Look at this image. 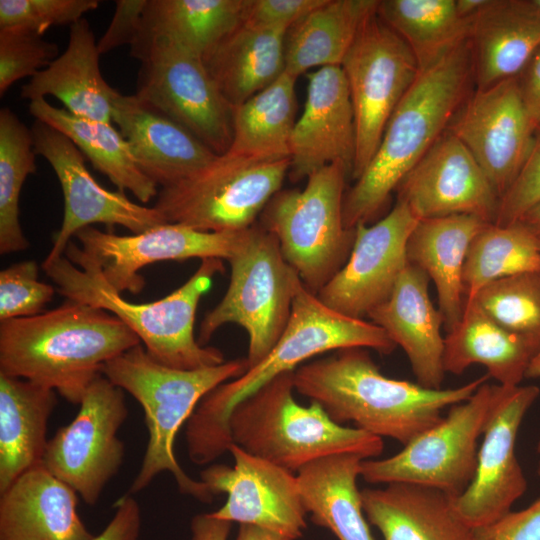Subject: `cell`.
<instances>
[{"mask_svg":"<svg viewBox=\"0 0 540 540\" xmlns=\"http://www.w3.org/2000/svg\"><path fill=\"white\" fill-rule=\"evenodd\" d=\"M490 377L430 389L382 374L368 349L351 347L307 362L293 372L295 391L317 403L336 423L351 422L403 446L436 424L442 411L469 399Z\"/></svg>","mask_w":540,"mask_h":540,"instance_id":"1","label":"cell"},{"mask_svg":"<svg viewBox=\"0 0 540 540\" xmlns=\"http://www.w3.org/2000/svg\"><path fill=\"white\" fill-rule=\"evenodd\" d=\"M351 347L390 354L396 345L378 325L334 311L301 282L287 326L269 354L240 377L209 392L186 422L190 460L205 465L228 452L233 444L228 429L230 413L260 387L315 356Z\"/></svg>","mask_w":540,"mask_h":540,"instance_id":"2","label":"cell"},{"mask_svg":"<svg viewBox=\"0 0 540 540\" xmlns=\"http://www.w3.org/2000/svg\"><path fill=\"white\" fill-rule=\"evenodd\" d=\"M141 343L113 314L67 300L40 314L0 322V373L80 404L104 365Z\"/></svg>","mask_w":540,"mask_h":540,"instance_id":"3","label":"cell"},{"mask_svg":"<svg viewBox=\"0 0 540 540\" xmlns=\"http://www.w3.org/2000/svg\"><path fill=\"white\" fill-rule=\"evenodd\" d=\"M472 86L470 41L420 71L391 115L369 164L345 192L346 228L368 224L384 210L392 192L448 129Z\"/></svg>","mask_w":540,"mask_h":540,"instance_id":"4","label":"cell"},{"mask_svg":"<svg viewBox=\"0 0 540 540\" xmlns=\"http://www.w3.org/2000/svg\"><path fill=\"white\" fill-rule=\"evenodd\" d=\"M42 268L67 300L103 309L128 326L157 362L172 368L193 370L217 366L226 360L221 350L202 346L194 335L198 304L211 287L213 277L224 273L222 259L201 260L195 273L166 297L133 303L122 297L105 279L99 262L69 242L65 256Z\"/></svg>","mask_w":540,"mask_h":540,"instance_id":"5","label":"cell"},{"mask_svg":"<svg viewBox=\"0 0 540 540\" xmlns=\"http://www.w3.org/2000/svg\"><path fill=\"white\" fill-rule=\"evenodd\" d=\"M247 369L246 357L200 369L172 368L154 360L141 343L104 365L102 374L132 395L145 414L148 443L128 493L144 490L160 473L169 472L181 493L203 503L212 502L214 495L208 487L188 476L179 465L175 438L209 392L240 377Z\"/></svg>","mask_w":540,"mask_h":540,"instance_id":"6","label":"cell"},{"mask_svg":"<svg viewBox=\"0 0 540 540\" xmlns=\"http://www.w3.org/2000/svg\"><path fill=\"white\" fill-rule=\"evenodd\" d=\"M293 372L278 375L234 407L228 419L234 444L294 474L333 454H382V438L334 422L317 403H297Z\"/></svg>","mask_w":540,"mask_h":540,"instance_id":"7","label":"cell"},{"mask_svg":"<svg viewBox=\"0 0 540 540\" xmlns=\"http://www.w3.org/2000/svg\"><path fill=\"white\" fill-rule=\"evenodd\" d=\"M350 172L341 163L327 165L308 178L303 189H281L268 202L258 223L279 242L283 257L303 285L317 294L344 266L355 240L346 228L343 200Z\"/></svg>","mask_w":540,"mask_h":540,"instance_id":"8","label":"cell"},{"mask_svg":"<svg viewBox=\"0 0 540 540\" xmlns=\"http://www.w3.org/2000/svg\"><path fill=\"white\" fill-rule=\"evenodd\" d=\"M228 262V288L201 321L197 340L205 346L220 327L239 325L248 334L250 368L269 354L285 330L301 280L283 257L275 236L258 223L247 229Z\"/></svg>","mask_w":540,"mask_h":540,"instance_id":"9","label":"cell"},{"mask_svg":"<svg viewBox=\"0 0 540 540\" xmlns=\"http://www.w3.org/2000/svg\"><path fill=\"white\" fill-rule=\"evenodd\" d=\"M290 158L258 159L225 153L158 192L154 207L166 222L203 232H237L256 224L282 189Z\"/></svg>","mask_w":540,"mask_h":540,"instance_id":"10","label":"cell"},{"mask_svg":"<svg viewBox=\"0 0 540 540\" xmlns=\"http://www.w3.org/2000/svg\"><path fill=\"white\" fill-rule=\"evenodd\" d=\"M495 385L484 382L447 416L404 445L398 453L361 462L360 477L370 484L404 483L459 496L471 483Z\"/></svg>","mask_w":540,"mask_h":540,"instance_id":"11","label":"cell"},{"mask_svg":"<svg viewBox=\"0 0 540 540\" xmlns=\"http://www.w3.org/2000/svg\"><path fill=\"white\" fill-rule=\"evenodd\" d=\"M141 62L135 95L173 119L215 154L232 142L233 107L202 58L165 39L130 49Z\"/></svg>","mask_w":540,"mask_h":540,"instance_id":"12","label":"cell"},{"mask_svg":"<svg viewBox=\"0 0 540 540\" xmlns=\"http://www.w3.org/2000/svg\"><path fill=\"white\" fill-rule=\"evenodd\" d=\"M355 116L356 154L351 179L376 152L396 107L420 73L404 40L374 13L342 61Z\"/></svg>","mask_w":540,"mask_h":540,"instance_id":"13","label":"cell"},{"mask_svg":"<svg viewBox=\"0 0 540 540\" xmlns=\"http://www.w3.org/2000/svg\"><path fill=\"white\" fill-rule=\"evenodd\" d=\"M79 405L76 417L48 440L42 464L92 506L123 463L125 445L118 431L128 408L124 391L103 374Z\"/></svg>","mask_w":540,"mask_h":540,"instance_id":"14","label":"cell"},{"mask_svg":"<svg viewBox=\"0 0 540 540\" xmlns=\"http://www.w3.org/2000/svg\"><path fill=\"white\" fill-rule=\"evenodd\" d=\"M539 395L540 388L536 385H495L474 477L456 497L458 512L473 528L511 511L527 490L515 444L522 421Z\"/></svg>","mask_w":540,"mask_h":540,"instance_id":"15","label":"cell"},{"mask_svg":"<svg viewBox=\"0 0 540 540\" xmlns=\"http://www.w3.org/2000/svg\"><path fill=\"white\" fill-rule=\"evenodd\" d=\"M36 155L53 168L64 196V217L43 263L60 258L71 237L91 224L123 226L139 234L167 223L153 206L131 201L124 191H109L90 174L81 151L63 133L36 120L31 128Z\"/></svg>","mask_w":540,"mask_h":540,"instance_id":"16","label":"cell"},{"mask_svg":"<svg viewBox=\"0 0 540 540\" xmlns=\"http://www.w3.org/2000/svg\"><path fill=\"white\" fill-rule=\"evenodd\" d=\"M447 130L470 151L499 198L519 174L536 134L517 77L474 89Z\"/></svg>","mask_w":540,"mask_h":540,"instance_id":"17","label":"cell"},{"mask_svg":"<svg viewBox=\"0 0 540 540\" xmlns=\"http://www.w3.org/2000/svg\"><path fill=\"white\" fill-rule=\"evenodd\" d=\"M419 220L397 201L391 211L371 226L359 224L344 266L316 294L329 308L364 319L385 302L406 266L408 238Z\"/></svg>","mask_w":540,"mask_h":540,"instance_id":"18","label":"cell"},{"mask_svg":"<svg viewBox=\"0 0 540 540\" xmlns=\"http://www.w3.org/2000/svg\"><path fill=\"white\" fill-rule=\"evenodd\" d=\"M234 466L213 464L200 480L215 496L225 493L222 507L210 514L231 523L258 526L296 540L306 528V510L296 474L253 456L236 444L228 450Z\"/></svg>","mask_w":540,"mask_h":540,"instance_id":"19","label":"cell"},{"mask_svg":"<svg viewBox=\"0 0 540 540\" xmlns=\"http://www.w3.org/2000/svg\"><path fill=\"white\" fill-rule=\"evenodd\" d=\"M246 231L203 232L167 222L139 234L116 235L90 226L75 236L81 248L99 262L105 279L115 290L138 294L145 286L139 274L145 266L190 258L228 261L240 247Z\"/></svg>","mask_w":540,"mask_h":540,"instance_id":"20","label":"cell"},{"mask_svg":"<svg viewBox=\"0 0 540 540\" xmlns=\"http://www.w3.org/2000/svg\"><path fill=\"white\" fill-rule=\"evenodd\" d=\"M397 201L418 219L457 214L494 224L500 198L464 144L446 130L404 177Z\"/></svg>","mask_w":540,"mask_h":540,"instance_id":"21","label":"cell"},{"mask_svg":"<svg viewBox=\"0 0 540 540\" xmlns=\"http://www.w3.org/2000/svg\"><path fill=\"white\" fill-rule=\"evenodd\" d=\"M356 154L355 116L341 66H325L308 75L307 96L290 144L289 178L297 182L341 163L350 172Z\"/></svg>","mask_w":540,"mask_h":540,"instance_id":"22","label":"cell"},{"mask_svg":"<svg viewBox=\"0 0 540 540\" xmlns=\"http://www.w3.org/2000/svg\"><path fill=\"white\" fill-rule=\"evenodd\" d=\"M112 120L140 169L162 188L189 177L219 156L185 127L135 94H118Z\"/></svg>","mask_w":540,"mask_h":540,"instance_id":"23","label":"cell"},{"mask_svg":"<svg viewBox=\"0 0 540 540\" xmlns=\"http://www.w3.org/2000/svg\"><path fill=\"white\" fill-rule=\"evenodd\" d=\"M428 275L408 264L399 276L389 298L375 307L368 317L400 346L411 364L417 383L440 389L443 366V317L428 294Z\"/></svg>","mask_w":540,"mask_h":540,"instance_id":"24","label":"cell"},{"mask_svg":"<svg viewBox=\"0 0 540 540\" xmlns=\"http://www.w3.org/2000/svg\"><path fill=\"white\" fill-rule=\"evenodd\" d=\"M77 505L78 494L39 464L0 493V540H92Z\"/></svg>","mask_w":540,"mask_h":540,"instance_id":"25","label":"cell"},{"mask_svg":"<svg viewBox=\"0 0 540 540\" xmlns=\"http://www.w3.org/2000/svg\"><path fill=\"white\" fill-rule=\"evenodd\" d=\"M456 497L404 483L361 490L366 519L384 540H475L474 528L457 510Z\"/></svg>","mask_w":540,"mask_h":540,"instance_id":"26","label":"cell"},{"mask_svg":"<svg viewBox=\"0 0 540 540\" xmlns=\"http://www.w3.org/2000/svg\"><path fill=\"white\" fill-rule=\"evenodd\" d=\"M100 52L87 19L70 26L65 51L21 88L30 102L53 96L69 113L113 123L114 100L120 92L112 88L100 70Z\"/></svg>","mask_w":540,"mask_h":540,"instance_id":"27","label":"cell"},{"mask_svg":"<svg viewBox=\"0 0 540 540\" xmlns=\"http://www.w3.org/2000/svg\"><path fill=\"white\" fill-rule=\"evenodd\" d=\"M475 89L517 77L540 49V17L522 0H488L470 35Z\"/></svg>","mask_w":540,"mask_h":540,"instance_id":"28","label":"cell"},{"mask_svg":"<svg viewBox=\"0 0 540 540\" xmlns=\"http://www.w3.org/2000/svg\"><path fill=\"white\" fill-rule=\"evenodd\" d=\"M487 224L466 214L421 219L408 238V263L419 267L433 281L447 332L463 315L462 275L469 245Z\"/></svg>","mask_w":540,"mask_h":540,"instance_id":"29","label":"cell"},{"mask_svg":"<svg viewBox=\"0 0 540 540\" xmlns=\"http://www.w3.org/2000/svg\"><path fill=\"white\" fill-rule=\"evenodd\" d=\"M444 338L445 372L460 375L473 364L499 385L517 386L540 349L492 320L475 301L465 302L459 323Z\"/></svg>","mask_w":540,"mask_h":540,"instance_id":"30","label":"cell"},{"mask_svg":"<svg viewBox=\"0 0 540 540\" xmlns=\"http://www.w3.org/2000/svg\"><path fill=\"white\" fill-rule=\"evenodd\" d=\"M56 391L0 373V493L42 464Z\"/></svg>","mask_w":540,"mask_h":540,"instance_id":"31","label":"cell"},{"mask_svg":"<svg viewBox=\"0 0 540 540\" xmlns=\"http://www.w3.org/2000/svg\"><path fill=\"white\" fill-rule=\"evenodd\" d=\"M287 31L241 23L203 60L233 108L271 85L285 72Z\"/></svg>","mask_w":540,"mask_h":540,"instance_id":"32","label":"cell"},{"mask_svg":"<svg viewBox=\"0 0 540 540\" xmlns=\"http://www.w3.org/2000/svg\"><path fill=\"white\" fill-rule=\"evenodd\" d=\"M363 460L357 454H333L307 464L296 474L311 520L338 540H374L357 486Z\"/></svg>","mask_w":540,"mask_h":540,"instance_id":"33","label":"cell"},{"mask_svg":"<svg viewBox=\"0 0 540 540\" xmlns=\"http://www.w3.org/2000/svg\"><path fill=\"white\" fill-rule=\"evenodd\" d=\"M247 0H147L130 49L169 40L203 60L242 22Z\"/></svg>","mask_w":540,"mask_h":540,"instance_id":"34","label":"cell"},{"mask_svg":"<svg viewBox=\"0 0 540 540\" xmlns=\"http://www.w3.org/2000/svg\"><path fill=\"white\" fill-rule=\"evenodd\" d=\"M378 0H324L292 25L285 37V72L298 78L311 68L341 66Z\"/></svg>","mask_w":540,"mask_h":540,"instance_id":"35","label":"cell"},{"mask_svg":"<svg viewBox=\"0 0 540 540\" xmlns=\"http://www.w3.org/2000/svg\"><path fill=\"white\" fill-rule=\"evenodd\" d=\"M28 109L36 120L68 137L118 190H129L144 204L158 195L157 185L140 169L128 142L113 123L75 116L45 98L31 101Z\"/></svg>","mask_w":540,"mask_h":540,"instance_id":"36","label":"cell"},{"mask_svg":"<svg viewBox=\"0 0 540 540\" xmlns=\"http://www.w3.org/2000/svg\"><path fill=\"white\" fill-rule=\"evenodd\" d=\"M295 81L284 72L271 85L233 108L232 142L226 153L258 159L290 158L297 110Z\"/></svg>","mask_w":540,"mask_h":540,"instance_id":"37","label":"cell"},{"mask_svg":"<svg viewBox=\"0 0 540 540\" xmlns=\"http://www.w3.org/2000/svg\"><path fill=\"white\" fill-rule=\"evenodd\" d=\"M377 15L408 45L420 71L469 41L473 23L456 0H381Z\"/></svg>","mask_w":540,"mask_h":540,"instance_id":"38","label":"cell"},{"mask_svg":"<svg viewBox=\"0 0 540 540\" xmlns=\"http://www.w3.org/2000/svg\"><path fill=\"white\" fill-rule=\"evenodd\" d=\"M529 271H540V237L520 221L487 224L467 251L462 275L465 302L498 279Z\"/></svg>","mask_w":540,"mask_h":540,"instance_id":"39","label":"cell"},{"mask_svg":"<svg viewBox=\"0 0 540 540\" xmlns=\"http://www.w3.org/2000/svg\"><path fill=\"white\" fill-rule=\"evenodd\" d=\"M32 131L9 108L0 110V253L25 250L29 241L19 219V200L28 175L37 170Z\"/></svg>","mask_w":540,"mask_h":540,"instance_id":"40","label":"cell"},{"mask_svg":"<svg viewBox=\"0 0 540 540\" xmlns=\"http://www.w3.org/2000/svg\"><path fill=\"white\" fill-rule=\"evenodd\" d=\"M471 301L501 327L540 349V271L498 279L482 288Z\"/></svg>","mask_w":540,"mask_h":540,"instance_id":"41","label":"cell"},{"mask_svg":"<svg viewBox=\"0 0 540 540\" xmlns=\"http://www.w3.org/2000/svg\"><path fill=\"white\" fill-rule=\"evenodd\" d=\"M59 56L56 43L24 27L0 28V95L18 80L33 77Z\"/></svg>","mask_w":540,"mask_h":540,"instance_id":"42","label":"cell"},{"mask_svg":"<svg viewBox=\"0 0 540 540\" xmlns=\"http://www.w3.org/2000/svg\"><path fill=\"white\" fill-rule=\"evenodd\" d=\"M55 288L39 280L34 260L10 265L0 272V322L40 314Z\"/></svg>","mask_w":540,"mask_h":540,"instance_id":"43","label":"cell"},{"mask_svg":"<svg viewBox=\"0 0 540 540\" xmlns=\"http://www.w3.org/2000/svg\"><path fill=\"white\" fill-rule=\"evenodd\" d=\"M98 7V0H0V28L24 27L43 35L51 26L73 25Z\"/></svg>","mask_w":540,"mask_h":540,"instance_id":"44","label":"cell"},{"mask_svg":"<svg viewBox=\"0 0 540 540\" xmlns=\"http://www.w3.org/2000/svg\"><path fill=\"white\" fill-rule=\"evenodd\" d=\"M540 203V128L514 182L501 196L495 225L507 226L518 222L530 209Z\"/></svg>","mask_w":540,"mask_h":540,"instance_id":"45","label":"cell"},{"mask_svg":"<svg viewBox=\"0 0 540 540\" xmlns=\"http://www.w3.org/2000/svg\"><path fill=\"white\" fill-rule=\"evenodd\" d=\"M323 2L324 0H247L242 23L289 30Z\"/></svg>","mask_w":540,"mask_h":540,"instance_id":"46","label":"cell"},{"mask_svg":"<svg viewBox=\"0 0 540 540\" xmlns=\"http://www.w3.org/2000/svg\"><path fill=\"white\" fill-rule=\"evenodd\" d=\"M474 531L475 540H540V497L528 507L509 511Z\"/></svg>","mask_w":540,"mask_h":540,"instance_id":"47","label":"cell"},{"mask_svg":"<svg viewBox=\"0 0 540 540\" xmlns=\"http://www.w3.org/2000/svg\"><path fill=\"white\" fill-rule=\"evenodd\" d=\"M147 0H117L106 31L97 42L100 54L111 52L136 40Z\"/></svg>","mask_w":540,"mask_h":540,"instance_id":"48","label":"cell"},{"mask_svg":"<svg viewBox=\"0 0 540 540\" xmlns=\"http://www.w3.org/2000/svg\"><path fill=\"white\" fill-rule=\"evenodd\" d=\"M115 512L104 530L92 540H138L141 530V509L130 493L114 503Z\"/></svg>","mask_w":540,"mask_h":540,"instance_id":"49","label":"cell"},{"mask_svg":"<svg viewBox=\"0 0 540 540\" xmlns=\"http://www.w3.org/2000/svg\"><path fill=\"white\" fill-rule=\"evenodd\" d=\"M520 95L536 130L540 128V49L517 76Z\"/></svg>","mask_w":540,"mask_h":540,"instance_id":"50","label":"cell"},{"mask_svg":"<svg viewBox=\"0 0 540 540\" xmlns=\"http://www.w3.org/2000/svg\"><path fill=\"white\" fill-rule=\"evenodd\" d=\"M232 523L213 517L210 513L194 516L191 520V540H227Z\"/></svg>","mask_w":540,"mask_h":540,"instance_id":"51","label":"cell"},{"mask_svg":"<svg viewBox=\"0 0 540 540\" xmlns=\"http://www.w3.org/2000/svg\"><path fill=\"white\" fill-rule=\"evenodd\" d=\"M236 540H292L273 531L254 526L241 524Z\"/></svg>","mask_w":540,"mask_h":540,"instance_id":"52","label":"cell"},{"mask_svg":"<svg viewBox=\"0 0 540 540\" xmlns=\"http://www.w3.org/2000/svg\"><path fill=\"white\" fill-rule=\"evenodd\" d=\"M488 0H456L459 14L465 18H474Z\"/></svg>","mask_w":540,"mask_h":540,"instance_id":"53","label":"cell"},{"mask_svg":"<svg viewBox=\"0 0 540 540\" xmlns=\"http://www.w3.org/2000/svg\"><path fill=\"white\" fill-rule=\"evenodd\" d=\"M519 221L540 237V203L530 209Z\"/></svg>","mask_w":540,"mask_h":540,"instance_id":"54","label":"cell"},{"mask_svg":"<svg viewBox=\"0 0 540 540\" xmlns=\"http://www.w3.org/2000/svg\"><path fill=\"white\" fill-rule=\"evenodd\" d=\"M539 377H540V352L532 360L526 373V378H539Z\"/></svg>","mask_w":540,"mask_h":540,"instance_id":"55","label":"cell"},{"mask_svg":"<svg viewBox=\"0 0 540 540\" xmlns=\"http://www.w3.org/2000/svg\"><path fill=\"white\" fill-rule=\"evenodd\" d=\"M526 8L540 17V0H522Z\"/></svg>","mask_w":540,"mask_h":540,"instance_id":"56","label":"cell"},{"mask_svg":"<svg viewBox=\"0 0 540 540\" xmlns=\"http://www.w3.org/2000/svg\"><path fill=\"white\" fill-rule=\"evenodd\" d=\"M536 449H537V452L540 454V440H539L538 443H537Z\"/></svg>","mask_w":540,"mask_h":540,"instance_id":"57","label":"cell"},{"mask_svg":"<svg viewBox=\"0 0 540 540\" xmlns=\"http://www.w3.org/2000/svg\"><path fill=\"white\" fill-rule=\"evenodd\" d=\"M537 474L540 476V460H539V463H538V466H537Z\"/></svg>","mask_w":540,"mask_h":540,"instance_id":"58","label":"cell"}]
</instances>
